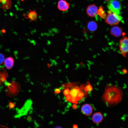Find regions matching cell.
Masks as SVG:
<instances>
[{"instance_id": "obj_5", "label": "cell", "mask_w": 128, "mask_h": 128, "mask_svg": "<svg viewBox=\"0 0 128 128\" xmlns=\"http://www.w3.org/2000/svg\"><path fill=\"white\" fill-rule=\"evenodd\" d=\"M128 40L127 37L125 36L121 39L119 41V51L121 54L125 57L128 52Z\"/></svg>"}, {"instance_id": "obj_20", "label": "cell", "mask_w": 128, "mask_h": 128, "mask_svg": "<svg viewBox=\"0 0 128 128\" xmlns=\"http://www.w3.org/2000/svg\"><path fill=\"white\" fill-rule=\"evenodd\" d=\"M66 96L65 99L66 100L70 102L72 97L69 94Z\"/></svg>"}, {"instance_id": "obj_12", "label": "cell", "mask_w": 128, "mask_h": 128, "mask_svg": "<svg viewBox=\"0 0 128 128\" xmlns=\"http://www.w3.org/2000/svg\"><path fill=\"white\" fill-rule=\"evenodd\" d=\"M97 25L95 21H91L89 22L87 25L88 29L91 31H95L97 29Z\"/></svg>"}, {"instance_id": "obj_3", "label": "cell", "mask_w": 128, "mask_h": 128, "mask_svg": "<svg viewBox=\"0 0 128 128\" xmlns=\"http://www.w3.org/2000/svg\"><path fill=\"white\" fill-rule=\"evenodd\" d=\"M108 14L105 20V22L109 25L112 26L117 25L121 19V17L115 13H112L110 10L108 11Z\"/></svg>"}, {"instance_id": "obj_16", "label": "cell", "mask_w": 128, "mask_h": 128, "mask_svg": "<svg viewBox=\"0 0 128 128\" xmlns=\"http://www.w3.org/2000/svg\"><path fill=\"white\" fill-rule=\"evenodd\" d=\"M5 60L4 55L0 53V65L3 64Z\"/></svg>"}, {"instance_id": "obj_7", "label": "cell", "mask_w": 128, "mask_h": 128, "mask_svg": "<svg viewBox=\"0 0 128 128\" xmlns=\"http://www.w3.org/2000/svg\"><path fill=\"white\" fill-rule=\"evenodd\" d=\"M122 28L117 26H114L111 28L110 32L113 36L118 37L120 36L122 34Z\"/></svg>"}, {"instance_id": "obj_6", "label": "cell", "mask_w": 128, "mask_h": 128, "mask_svg": "<svg viewBox=\"0 0 128 128\" xmlns=\"http://www.w3.org/2000/svg\"><path fill=\"white\" fill-rule=\"evenodd\" d=\"M98 9L97 7L95 4L89 5L86 9L87 14L90 17H94L97 14Z\"/></svg>"}, {"instance_id": "obj_24", "label": "cell", "mask_w": 128, "mask_h": 128, "mask_svg": "<svg viewBox=\"0 0 128 128\" xmlns=\"http://www.w3.org/2000/svg\"><path fill=\"white\" fill-rule=\"evenodd\" d=\"M122 71L124 73H126L127 72V71L125 69H124L122 70Z\"/></svg>"}, {"instance_id": "obj_13", "label": "cell", "mask_w": 128, "mask_h": 128, "mask_svg": "<svg viewBox=\"0 0 128 128\" xmlns=\"http://www.w3.org/2000/svg\"><path fill=\"white\" fill-rule=\"evenodd\" d=\"M8 75L5 71H0V86L6 82Z\"/></svg>"}, {"instance_id": "obj_1", "label": "cell", "mask_w": 128, "mask_h": 128, "mask_svg": "<svg viewBox=\"0 0 128 128\" xmlns=\"http://www.w3.org/2000/svg\"><path fill=\"white\" fill-rule=\"evenodd\" d=\"M123 96L120 87L114 85H109L106 87L102 96V99L109 106H113L119 103Z\"/></svg>"}, {"instance_id": "obj_19", "label": "cell", "mask_w": 128, "mask_h": 128, "mask_svg": "<svg viewBox=\"0 0 128 128\" xmlns=\"http://www.w3.org/2000/svg\"><path fill=\"white\" fill-rule=\"evenodd\" d=\"M15 104L12 102H10L8 105L10 109H12L14 108L15 106Z\"/></svg>"}, {"instance_id": "obj_9", "label": "cell", "mask_w": 128, "mask_h": 128, "mask_svg": "<svg viewBox=\"0 0 128 128\" xmlns=\"http://www.w3.org/2000/svg\"><path fill=\"white\" fill-rule=\"evenodd\" d=\"M69 7V4L65 0H60L58 2L57 8L60 10L65 11Z\"/></svg>"}, {"instance_id": "obj_23", "label": "cell", "mask_w": 128, "mask_h": 128, "mask_svg": "<svg viewBox=\"0 0 128 128\" xmlns=\"http://www.w3.org/2000/svg\"><path fill=\"white\" fill-rule=\"evenodd\" d=\"M47 66L48 68H50L51 66V64H50L49 63H47Z\"/></svg>"}, {"instance_id": "obj_11", "label": "cell", "mask_w": 128, "mask_h": 128, "mask_svg": "<svg viewBox=\"0 0 128 128\" xmlns=\"http://www.w3.org/2000/svg\"><path fill=\"white\" fill-rule=\"evenodd\" d=\"M4 63L7 69H11L14 64V60L11 57L6 58L4 60Z\"/></svg>"}, {"instance_id": "obj_26", "label": "cell", "mask_w": 128, "mask_h": 128, "mask_svg": "<svg viewBox=\"0 0 128 128\" xmlns=\"http://www.w3.org/2000/svg\"><path fill=\"white\" fill-rule=\"evenodd\" d=\"M73 128H77L78 126L76 125H74L73 126Z\"/></svg>"}, {"instance_id": "obj_22", "label": "cell", "mask_w": 128, "mask_h": 128, "mask_svg": "<svg viewBox=\"0 0 128 128\" xmlns=\"http://www.w3.org/2000/svg\"><path fill=\"white\" fill-rule=\"evenodd\" d=\"M72 108L73 109H75L77 108V106L76 104H74L73 105Z\"/></svg>"}, {"instance_id": "obj_15", "label": "cell", "mask_w": 128, "mask_h": 128, "mask_svg": "<svg viewBox=\"0 0 128 128\" xmlns=\"http://www.w3.org/2000/svg\"><path fill=\"white\" fill-rule=\"evenodd\" d=\"M97 13L101 18H105L106 17V14L102 6L100 7L98 9Z\"/></svg>"}, {"instance_id": "obj_2", "label": "cell", "mask_w": 128, "mask_h": 128, "mask_svg": "<svg viewBox=\"0 0 128 128\" xmlns=\"http://www.w3.org/2000/svg\"><path fill=\"white\" fill-rule=\"evenodd\" d=\"M5 84L7 86L5 90V93L7 96L13 97L16 95L19 92L20 86L16 82L13 81L10 83L6 82Z\"/></svg>"}, {"instance_id": "obj_25", "label": "cell", "mask_w": 128, "mask_h": 128, "mask_svg": "<svg viewBox=\"0 0 128 128\" xmlns=\"http://www.w3.org/2000/svg\"><path fill=\"white\" fill-rule=\"evenodd\" d=\"M7 128V127L6 126H3V125H0V128Z\"/></svg>"}, {"instance_id": "obj_14", "label": "cell", "mask_w": 128, "mask_h": 128, "mask_svg": "<svg viewBox=\"0 0 128 128\" xmlns=\"http://www.w3.org/2000/svg\"><path fill=\"white\" fill-rule=\"evenodd\" d=\"M37 18V14L36 11L33 10H30L28 14L27 18L30 19L32 21L35 20Z\"/></svg>"}, {"instance_id": "obj_4", "label": "cell", "mask_w": 128, "mask_h": 128, "mask_svg": "<svg viewBox=\"0 0 128 128\" xmlns=\"http://www.w3.org/2000/svg\"><path fill=\"white\" fill-rule=\"evenodd\" d=\"M107 6L112 12L118 15L122 7L121 2L118 0H110L107 4Z\"/></svg>"}, {"instance_id": "obj_10", "label": "cell", "mask_w": 128, "mask_h": 128, "mask_svg": "<svg viewBox=\"0 0 128 128\" xmlns=\"http://www.w3.org/2000/svg\"><path fill=\"white\" fill-rule=\"evenodd\" d=\"M103 118V116L100 112L94 113L92 117V120L94 123H98L101 122Z\"/></svg>"}, {"instance_id": "obj_17", "label": "cell", "mask_w": 128, "mask_h": 128, "mask_svg": "<svg viewBox=\"0 0 128 128\" xmlns=\"http://www.w3.org/2000/svg\"><path fill=\"white\" fill-rule=\"evenodd\" d=\"M70 90L68 88H67L64 90L63 93L65 96H66L70 94Z\"/></svg>"}, {"instance_id": "obj_18", "label": "cell", "mask_w": 128, "mask_h": 128, "mask_svg": "<svg viewBox=\"0 0 128 128\" xmlns=\"http://www.w3.org/2000/svg\"><path fill=\"white\" fill-rule=\"evenodd\" d=\"M85 90L87 91H91L92 90V87L89 84L88 85L85 87Z\"/></svg>"}, {"instance_id": "obj_28", "label": "cell", "mask_w": 128, "mask_h": 128, "mask_svg": "<svg viewBox=\"0 0 128 128\" xmlns=\"http://www.w3.org/2000/svg\"><path fill=\"white\" fill-rule=\"evenodd\" d=\"M105 0V1H109V0Z\"/></svg>"}, {"instance_id": "obj_21", "label": "cell", "mask_w": 128, "mask_h": 128, "mask_svg": "<svg viewBox=\"0 0 128 128\" xmlns=\"http://www.w3.org/2000/svg\"><path fill=\"white\" fill-rule=\"evenodd\" d=\"M61 91V90L59 88H56L55 90L54 93L56 94H58Z\"/></svg>"}, {"instance_id": "obj_27", "label": "cell", "mask_w": 128, "mask_h": 128, "mask_svg": "<svg viewBox=\"0 0 128 128\" xmlns=\"http://www.w3.org/2000/svg\"><path fill=\"white\" fill-rule=\"evenodd\" d=\"M62 127H61L59 126H57L55 127V128H61Z\"/></svg>"}, {"instance_id": "obj_8", "label": "cell", "mask_w": 128, "mask_h": 128, "mask_svg": "<svg viewBox=\"0 0 128 128\" xmlns=\"http://www.w3.org/2000/svg\"><path fill=\"white\" fill-rule=\"evenodd\" d=\"M93 108L91 106L88 104L83 105L81 108L82 113L87 116H89L92 114Z\"/></svg>"}]
</instances>
